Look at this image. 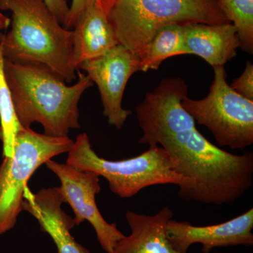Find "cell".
Returning <instances> with one entry per match:
<instances>
[{
	"instance_id": "8",
	"label": "cell",
	"mask_w": 253,
	"mask_h": 253,
	"mask_svg": "<svg viewBox=\"0 0 253 253\" xmlns=\"http://www.w3.org/2000/svg\"><path fill=\"white\" fill-rule=\"evenodd\" d=\"M44 165L61 181L59 189L63 202L72 208L76 225H80L84 221H89L103 250L106 253L112 252L125 235L116 224H110L105 220L97 207L96 196L101 191L99 176L52 159L46 161Z\"/></svg>"
},
{
	"instance_id": "16",
	"label": "cell",
	"mask_w": 253,
	"mask_h": 253,
	"mask_svg": "<svg viewBox=\"0 0 253 253\" xmlns=\"http://www.w3.org/2000/svg\"><path fill=\"white\" fill-rule=\"evenodd\" d=\"M4 57L0 46V129L3 156L11 157L16 134L23 127L18 122L9 86L5 79Z\"/></svg>"
},
{
	"instance_id": "15",
	"label": "cell",
	"mask_w": 253,
	"mask_h": 253,
	"mask_svg": "<svg viewBox=\"0 0 253 253\" xmlns=\"http://www.w3.org/2000/svg\"><path fill=\"white\" fill-rule=\"evenodd\" d=\"M189 54L184 38V25L172 23L160 28L141 58V71L158 70L165 60Z\"/></svg>"
},
{
	"instance_id": "7",
	"label": "cell",
	"mask_w": 253,
	"mask_h": 253,
	"mask_svg": "<svg viewBox=\"0 0 253 253\" xmlns=\"http://www.w3.org/2000/svg\"><path fill=\"white\" fill-rule=\"evenodd\" d=\"M213 68L214 81L207 96L200 100L186 96L181 106L196 123L211 131L219 147L244 150L253 144V101L228 84L224 66Z\"/></svg>"
},
{
	"instance_id": "10",
	"label": "cell",
	"mask_w": 253,
	"mask_h": 253,
	"mask_svg": "<svg viewBox=\"0 0 253 253\" xmlns=\"http://www.w3.org/2000/svg\"><path fill=\"white\" fill-rule=\"evenodd\" d=\"M253 208L237 217L214 225L194 226L189 221L171 219L166 233L172 247L180 253H187L193 244H202V252L228 246L253 245Z\"/></svg>"
},
{
	"instance_id": "9",
	"label": "cell",
	"mask_w": 253,
	"mask_h": 253,
	"mask_svg": "<svg viewBox=\"0 0 253 253\" xmlns=\"http://www.w3.org/2000/svg\"><path fill=\"white\" fill-rule=\"evenodd\" d=\"M83 70L99 89L103 115L109 125L122 129L131 111L123 108V97L128 81L141 71V60L122 44H118L95 59L82 63Z\"/></svg>"
},
{
	"instance_id": "2",
	"label": "cell",
	"mask_w": 253,
	"mask_h": 253,
	"mask_svg": "<svg viewBox=\"0 0 253 253\" xmlns=\"http://www.w3.org/2000/svg\"><path fill=\"white\" fill-rule=\"evenodd\" d=\"M5 79L9 86L15 113L23 127L38 123L44 134L67 136L71 129L81 127L78 109L84 91L94 83L77 71L72 85L42 65L4 61Z\"/></svg>"
},
{
	"instance_id": "13",
	"label": "cell",
	"mask_w": 253,
	"mask_h": 253,
	"mask_svg": "<svg viewBox=\"0 0 253 253\" xmlns=\"http://www.w3.org/2000/svg\"><path fill=\"white\" fill-rule=\"evenodd\" d=\"M184 38L189 54L202 58L213 68L224 66L237 55L241 44L231 23H184Z\"/></svg>"
},
{
	"instance_id": "1",
	"label": "cell",
	"mask_w": 253,
	"mask_h": 253,
	"mask_svg": "<svg viewBox=\"0 0 253 253\" xmlns=\"http://www.w3.org/2000/svg\"><path fill=\"white\" fill-rule=\"evenodd\" d=\"M188 90L181 78H166L145 95L135 109L139 143L161 146L175 172L191 181L183 201L232 204L252 187L253 154H231L208 140L181 106Z\"/></svg>"
},
{
	"instance_id": "22",
	"label": "cell",
	"mask_w": 253,
	"mask_h": 253,
	"mask_svg": "<svg viewBox=\"0 0 253 253\" xmlns=\"http://www.w3.org/2000/svg\"><path fill=\"white\" fill-rule=\"evenodd\" d=\"M11 20L0 11V33L2 30L6 29L10 25Z\"/></svg>"
},
{
	"instance_id": "12",
	"label": "cell",
	"mask_w": 253,
	"mask_h": 253,
	"mask_svg": "<svg viewBox=\"0 0 253 253\" xmlns=\"http://www.w3.org/2000/svg\"><path fill=\"white\" fill-rule=\"evenodd\" d=\"M173 217L168 206L152 215L126 211L130 234L120 240L110 253H180L172 247L166 233L168 222Z\"/></svg>"
},
{
	"instance_id": "11",
	"label": "cell",
	"mask_w": 253,
	"mask_h": 253,
	"mask_svg": "<svg viewBox=\"0 0 253 253\" xmlns=\"http://www.w3.org/2000/svg\"><path fill=\"white\" fill-rule=\"evenodd\" d=\"M63 202L59 187L40 190L33 194L26 188L23 211L29 212L39 223L41 229L53 240L58 253H91L78 244L71 234L74 219L61 208Z\"/></svg>"
},
{
	"instance_id": "14",
	"label": "cell",
	"mask_w": 253,
	"mask_h": 253,
	"mask_svg": "<svg viewBox=\"0 0 253 253\" xmlns=\"http://www.w3.org/2000/svg\"><path fill=\"white\" fill-rule=\"evenodd\" d=\"M73 29V62L77 70L82 63L102 56L119 44L107 14L97 1Z\"/></svg>"
},
{
	"instance_id": "6",
	"label": "cell",
	"mask_w": 253,
	"mask_h": 253,
	"mask_svg": "<svg viewBox=\"0 0 253 253\" xmlns=\"http://www.w3.org/2000/svg\"><path fill=\"white\" fill-rule=\"evenodd\" d=\"M73 142L68 136L40 134L31 127L20 129L12 156L4 157L0 166V235L16 225L32 175L46 161L68 153Z\"/></svg>"
},
{
	"instance_id": "19",
	"label": "cell",
	"mask_w": 253,
	"mask_h": 253,
	"mask_svg": "<svg viewBox=\"0 0 253 253\" xmlns=\"http://www.w3.org/2000/svg\"><path fill=\"white\" fill-rule=\"evenodd\" d=\"M97 1L99 0H72L70 5L67 21L65 23L64 27L69 30L74 28L86 10Z\"/></svg>"
},
{
	"instance_id": "21",
	"label": "cell",
	"mask_w": 253,
	"mask_h": 253,
	"mask_svg": "<svg viewBox=\"0 0 253 253\" xmlns=\"http://www.w3.org/2000/svg\"><path fill=\"white\" fill-rule=\"evenodd\" d=\"M116 1V0H99L97 2L99 3L100 6L102 7L105 12L108 15Z\"/></svg>"
},
{
	"instance_id": "18",
	"label": "cell",
	"mask_w": 253,
	"mask_h": 253,
	"mask_svg": "<svg viewBox=\"0 0 253 253\" xmlns=\"http://www.w3.org/2000/svg\"><path fill=\"white\" fill-rule=\"evenodd\" d=\"M231 87L246 99L253 101V65L248 61L244 73L230 84Z\"/></svg>"
},
{
	"instance_id": "17",
	"label": "cell",
	"mask_w": 253,
	"mask_h": 253,
	"mask_svg": "<svg viewBox=\"0 0 253 253\" xmlns=\"http://www.w3.org/2000/svg\"><path fill=\"white\" fill-rule=\"evenodd\" d=\"M228 21L237 32L241 48L253 53V0H217Z\"/></svg>"
},
{
	"instance_id": "20",
	"label": "cell",
	"mask_w": 253,
	"mask_h": 253,
	"mask_svg": "<svg viewBox=\"0 0 253 253\" xmlns=\"http://www.w3.org/2000/svg\"><path fill=\"white\" fill-rule=\"evenodd\" d=\"M44 1L59 22L64 26L70 9L67 0H44Z\"/></svg>"
},
{
	"instance_id": "4",
	"label": "cell",
	"mask_w": 253,
	"mask_h": 253,
	"mask_svg": "<svg viewBox=\"0 0 253 253\" xmlns=\"http://www.w3.org/2000/svg\"><path fill=\"white\" fill-rule=\"evenodd\" d=\"M108 18L118 43L140 59L153 37L163 26L230 23L217 0H116Z\"/></svg>"
},
{
	"instance_id": "3",
	"label": "cell",
	"mask_w": 253,
	"mask_h": 253,
	"mask_svg": "<svg viewBox=\"0 0 253 253\" xmlns=\"http://www.w3.org/2000/svg\"><path fill=\"white\" fill-rule=\"evenodd\" d=\"M11 13V27L0 33L3 57L13 63L42 65L66 83L76 79L73 31L63 26L44 0H0Z\"/></svg>"
},
{
	"instance_id": "5",
	"label": "cell",
	"mask_w": 253,
	"mask_h": 253,
	"mask_svg": "<svg viewBox=\"0 0 253 253\" xmlns=\"http://www.w3.org/2000/svg\"><path fill=\"white\" fill-rule=\"evenodd\" d=\"M66 164L103 176L111 192L121 199H130L145 188L163 184L179 186L181 199L192 185L190 179L175 172L167 153L158 145H150L135 157L109 161L98 156L87 134L82 133L68 152Z\"/></svg>"
}]
</instances>
